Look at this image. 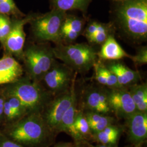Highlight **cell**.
<instances>
[{
    "mask_svg": "<svg viewBox=\"0 0 147 147\" xmlns=\"http://www.w3.org/2000/svg\"><path fill=\"white\" fill-rule=\"evenodd\" d=\"M116 23L122 33L135 42L147 39V0H131L117 3Z\"/></svg>",
    "mask_w": 147,
    "mask_h": 147,
    "instance_id": "cell-1",
    "label": "cell"
},
{
    "mask_svg": "<svg viewBox=\"0 0 147 147\" xmlns=\"http://www.w3.org/2000/svg\"><path fill=\"white\" fill-rule=\"evenodd\" d=\"M1 89L4 95H13L20 101L26 116L32 113L42 114L53 96L40 82L34 81L27 76Z\"/></svg>",
    "mask_w": 147,
    "mask_h": 147,
    "instance_id": "cell-2",
    "label": "cell"
},
{
    "mask_svg": "<svg viewBox=\"0 0 147 147\" xmlns=\"http://www.w3.org/2000/svg\"><path fill=\"white\" fill-rule=\"evenodd\" d=\"M51 131L41 113L23 117L8 129L7 135L22 146H36L44 142Z\"/></svg>",
    "mask_w": 147,
    "mask_h": 147,
    "instance_id": "cell-3",
    "label": "cell"
},
{
    "mask_svg": "<svg viewBox=\"0 0 147 147\" xmlns=\"http://www.w3.org/2000/svg\"><path fill=\"white\" fill-rule=\"evenodd\" d=\"M53 50L55 58L77 73L88 72L98 59V52L86 43H58Z\"/></svg>",
    "mask_w": 147,
    "mask_h": 147,
    "instance_id": "cell-4",
    "label": "cell"
},
{
    "mask_svg": "<svg viewBox=\"0 0 147 147\" xmlns=\"http://www.w3.org/2000/svg\"><path fill=\"white\" fill-rule=\"evenodd\" d=\"M55 60L53 47L46 43L31 44L24 49V70L27 76L34 81L41 82Z\"/></svg>",
    "mask_w": 147,
    "mask_h": 147,
    "instance_id": "cell-5",
    "label": "cell"
},
{
    "mask_svg": "<svg viewBox=\"0 0 147 147\" xmlns=\"http://www.w3.org/2000/svg\"><path fill=\"white\" fill-rule=\"evenodd\" d=\"M66 12L53 9L43 14H34L29 22L33 37L40 42H59Z\"/></svg>",
    "mask_w": 147,
    "mask_h": 147,
    "instance_id": "cell-6",
    "label": "cell"
},
{
    "mask_svg": "<svg viewBox=\"0 0 147 147\" xmlns=\"http://www.w3.org/2000/svg\"><path fill=\"white\" fill-rule=\"evenodd\" d=\"M74 78L70 88L67 91L55 96L47 104L42 118L51 132H56L64 114L77 96L75 89V79Z\"/></svg>",
    "mask_w": 147,
    "mask_h": 147,
    "instance_id": "cell-7",
    "label": "cell"
},
{
    "mask_svg": "<svg viewBox=\"0 0 147 147\" xmlns=\"http://www.w3.org/2000/svg\"><path fill=\"white\" fill-rule=\"evenodd\" d=\"M76 75L77 73L65 64L58 63L55 60L51 68L44 75L42 82L53 96H56L70 88Z\"/></svg>",
    "mask_w": 147,
    "mask_h": 147,
    "instance_id": "cell-8",
    "label": "cell"
},
{
    "mask_svg": "<svg viewBox=\"0 0 147 147\" xmlns=\"http://www.w3.org/2000/svg\"><path fill=\"white\" fill-rule=\"evenodd\" d=\"M34 14L26 15L22 18H13L11 19V31L5 39L3 47L5 54L15 58L22 60L26 34L24 26L32 19Z\"/></svg>",
    "mask_w": 147,
    "mask_h": 147,
    "instance_id": "cell-9",
    "label": "cell"
},
{
    "mask_svg": "<svg viewBox=\"0 0 147 147\" xmlns=\"http://www.w3.org/2000/svg\"><path fill=\"white\" fill-rule=\"evenodd\" d=\"M108 101L112 113L119 118L126 119L137 112L127 88H108Z\"/></svg>",
    "mask_w": 147,
    "mask_h": 147,
    "instance_id": "cell-10",
    "label": "cell"
},
{
    "mask_svg": "<svg viewBox=\"0 0 147 147\" xmlns=\"http://www.w3.org/2000/svg\"><path fill=\"white\" fill-rule=\"evenodd\" d=\"M104 87L92 85L84 89L82 102L84 110L110 115L112 112L108 101V89Z\"/></svg>",
    "mask_w": 147,
    "mask_h": 147,
    "instance_id": "cell-11",
    "label": "cell"
},
{
    "mask_svg": "<svg viewBox=\"0 0 147 147\" xmlns=\"http://www.w3.org/2000/svg\"><path fill=\"white\" fill-rule=\"evenodd\" d=\"M129 142L141 147L147 139V112H136L125 119Z\"/></svg>",
    "mask_w": 147,
    "mask_h": 147,
    "instance_id": "cell-12",
    "label": "cell"
},
{
    "mask_svg": "<svg viewBox=\"0 0 147 147\" xmlns=\"http://www.w3.org/2000/svg\"><path fill=\"white\" fill-rule=\"evenodd\" d=\"M23 67L13 56L5 54L0 58V85L14 83L22 77Z\"/></svg>",
    "mask_w": 147,
    "mask_h": 147,
    "instance_id": "cell-13",
    "label": "cell"
},
{
    "mask_svg": "<svg viewBox=\"0 0 147 147\" xmlns=\"http://www.w3.org/2000/svg\"><path fill=\"white\" fill-rule=\"evenodd\" d=\"M105 65L115 75L121 87L126 88L138 84L141 80V75L138 71L129 68L118 61H108Z\"/></svg>",
    "mask_w": 147,
    "mask_h": 147,
    "instance_id": "cell-14",
    "label": "cell"
},
{
    "mask_svg": "<svg viewBox=\"0 0 147 147\" xmlns=\"http://www.w3.org/2000/svg\"><path fill=\"white\" fill-rule=\"evenodd\" d=\"M131 55L127 53L117 42L113 34H111L102 44L100 50L98 52V58L102 62L119 61L124 58H130Z\"/></svg>",
    "mask_w": 147,
    "mask_h": 147,
    "instance_id": "cell-15",
    "label": "cell"
},
{
    "mask_svg": "<svg viewBox=\"0 0 147 147\" xmlns=\"http://www.w3.org/2000/svg\"><path fill=\"white\" fill-rule=\"evenodd\" d=\"M79 110L78 96H76L64 114L56 132H65L72 137L75 142L84 141L74 126L75 120Z\"/></svg>",
    "mask_w": 147,
    "mask_h": 147,
    "instance_id": "cell-16",
    "label": "cell"
},
{
    "mask_svg": "<svg viewBox=\"0 0 147 147\" xmlns=\"http://www.w3.org/2000/svg\"><path fill=\"white\" fill-rule=\"evenodd\" d=\"M123 129L119 126L112 124L104 129L92 134V139L99 144L108 146L117 145Z\"/></svg>",
    "mask_w": 147,
    "mask_h": 147,
    "instance_id": "cell-17",
    "label": "cell"
},
{
    "mask_svg": "<svg viewBox=\"0 0 147 147\" xmlns=\"http://www.w3.org/2000/svg\"><path fill=\"white\" fill-rule=\"evenodd\" d=\"M84 115L88 122L92 134L102 130L107 126L114 124L116 121L114 117L110 115L94 112L86 111L84 112Z\"/></svg>",
    "mask_w": 147,
    "mask_h": 147,
    "instance_id": "cell-18",
    "label": "cell"
},
{
    "mask_svg": "<svg viewBox=\"0 0 147 147\" xmlns=\"http://www.w3.org/2000/svg\"><path fill=\"white\" fill-rule=\"evenodd\" d=\"M126 88L131 96L137 111L147 112V84H136Z\"/></svg>",
    "mask_w": 147,
    "mask_h": 147,
    "instance_id": "cell-19",
    "label": "cell"
},
{
    "mask_svg": "<svg viewBox=\"0 0 147 147\" xmlns=\"http://www.w3.org/2000/svg\"><path fill=\"white\" fill-rule=\"evenodd\" d=\"M92 0H53V8L67 12L79 10L86 11Z\"/></svg>",
    "mask_w": 147,
    "mask_h": 147,
    "instance_id": "cell-20",
    "label": "cell"
},
{
    "mask_svg": "<svg viewBox=\"0 0 147 147\" xmlns=\"http://www.w3.org/2000/svg\"><path fill=\"white\" fill-rule=\"evenodd\" d=\"M74 126L83 141H88L92 139V133L82 109H80L76 117Z\"/></svg>",
    "mask_w": 147,
    "mask_h": 147,
    "instance_id": "cell-21",
    "label": "cell"
},
{
    "mask_svg": "<svg viewBox=\"0 0 147 147\" xmlns=\"http://www.w3.org/2000/svg\"><path fill=\"white\" fill-rule=\"evenodd\" d=\"M0 14L13 18L26 16L18 8L14 0H0Z\"/></svg>",
    "mask_w": 147,
    "mask_h": 147,
    "instance_id": "cell-22",
    "label": "cell"
},
{
    "mask_svg": "<svg viewBox=\"0 0 147 147\" xmlns=\"http://www.w3.org/2000/svg\"><path fill=\"white\" fill-rule=\"evenodd\" d=\"M112 24L102 23L99 30L92 37L88 39V41L93 44L102 45L109 36L112 34Z\"/></svg>",
    "mask_w": 147,
    "mask_h": 147,
    "instance_id": "cell-23",
    "label": "cell"
},
{
    "mask_svg": "<svg viewBox=\"0 0 147 147\" xmlns=\"http://www.w3.org/2000/svg\"><path fill=\"white\" fill-rule=\"evenodd\" d=\"M84 20L76 16L66 15L62 28H67L81 34L84 31Z\"/></svg>",
    "mask_w": 147,
    "mask_h": 147,
    "instance_id": "cell-24",
    "label": "cell"
},
{
    "mask_svg": "<svg viewBox=\"0 0 147 147\" xmlns=\"http://www.w3.org/2000/svg\"><path fill=\"white\" fill-rule=\"evenodd\" d=\"M6 100L9 102L11 109L16 119L26 116L25 111L20 101L13 95H5Z\"/></svg>",
    "mask_w": 147,
    "mask_h": 147,
    "instance_id": "cell-25",
    "label": "cell"
},
{
    "mask_svg": "<svg viewBox=\"0 0 147 147\" xmlns=\"http://www.w3.org/2000/svg\"><path fill=\"white\" fill-rule=\"evenodd\" d=\"M11 19L10 16L0 14V42L3 46L11 31Z\"/></svg>",
    "mask_w": 147,
    "mask_h": 147,
    "instance_id": "cell-26",
    "label": "cell"
},
{
    "mask_svg": "<svg viewBox=\"0 0 147 147\" xmlns=\"http://www.w3.org/2000/svg\"><path fill=\"white\" fill-rule=\"evenodd\" d=\"M130 59L136 66H141L147 64V47L144 46L139 47L137 50L136 53L134 56H131Z\"/></svg>",
    "mask_w": 147,
    "mask_h": 147,
    "instance_id": "cell-27",
    "label": "cell"
},
{
    "mask_svg": "<svg viewBox=\"0 0 147 147\" xmlns=\"http://www.w3.org/2000/svg\"><path fill=\"white\" fill-rule=\"evenodd\" d=\"M80 35L81 34L79 33L71 30L62 28L59 43L71 44L75 41Z\"/></svg>",
    "mask_w": 147,
    "mask_h": 147,
    "instance_id": "cell-28",
    "label": "cell"
},
{
    "mask_svg": "<svg viewBox=\"0 0 147 147\" xmlns=\"http://www.w3.org/2000/svg\"><path fill=\"white\" fill-rule=\"evenodd\" d=\"M102 25V23L95 21H92L87 25L83 32L84 33V36L87 40L90 37H92L95 33H96V32L99 30Z\"/></svg>",
    "mask_w": 147,
    "mask_h": 147,
    "instance_id": "cell-29",
    "label": "cell"
},
{
    "mask_svg": "<svg viewBox=\"0 0 147 147\" xmlns=\"http://www.w3.org/2000/svg\"><path fill=\"white\" fill-rule=\"evenodd\" d=\"M3 117L8 122L16 119L12 110L11 109V106L9 104V102L5 98L3 106Z\"/></svg>",
    "mask_w": 147,
    "mask_h": 147,
    "instance_id": "cell-30",
    "label": "cell"
},
{
    "mask_svg": "<svg viewBox=\"0 0 147 147\" xmlns=\"http://www.w3.org/2000/svg\"><path fill=\"white\" fill-rule=\"evenodd\" d=\"M0 147H24L7 137L0 135Z\"/></svg>",
    "mask_w": 147,
    "mask_h": 147,
    "instance_id": "cell-31",
    "label": "cell"
},
{
    "mask_svg": "<svg viewBox=\"0 0 147 147\" xmlns=\"http://www.w3.org/2000/svg\"><path fill=\"white\" fill-rule=\"evenodd\" d=\"M5 101V96L1 89H0V122L2 121L3 117V106Z\"/></svg>",
    "mask_w": 147,
    "mask_h": 147,
    "instance_id": "cell-32",
    "label": "cell"
},
{
    "mask_svg": "<svg viewBox=\"0 0 147 147\" xmlns=\"http://www.w3.org/2000/svg\"><path fill=\"white\" fill-rule=\"evenodd\" d=\"M87 145L89 147H118L117 146V145L116 146H108V145H104V144H98L96 145H93L92 144H90L88 141H86ZM134 147L132 146H127V147Z\"/></svg>",
    "mask_w": 147,
    "mask_h": 147,
    "instance_id": "cell-33",
    "label": "cell"
},
{
    "mask_svg": "<svg viewBox=\"0 0 147 147\" xmlns=\"http://www.w3.org/2000/svg\"><path fill=\"white\" fill-rule=\"evenodd\" d=\"M74 143L71 142H61L56 144L55 147H73Z\"/></svg>",
    "mask_w": 147,
    "mask_h": 147,
    "instance_id": "cell-34",
    "label": "cell"
},
{
    "mask_svg": "<svg viewBox=\"0 0 147 147\" xmlns=\"http://www.w3.org/2000/svg\"><path fill=\"white\" fill-rule=\"evenodd\" d=\"M73 147H89L86 141L80 142H75L74 143Z\"/></svg>",
    "mask_w": 147,
    "mask_h": 147,
    "instance_id": "cell-35",
    "label": "cell"
},
{
    "mask_svg": "<svg viewBox=\"0 0 147 147\" xmlns=\"http://www.w3.org/2000/svg\"><path fill=\"white\" fill-rule=\"evenodd\" d=\"M113 2H115L116 3H121V2H124L126 1H131V0H112Z\"/></svg>",
    "mask_w": 147,
    "mask_h": 147,
    "instance_id": "cell-36",
    "label": "cell"
}]
</instances>
